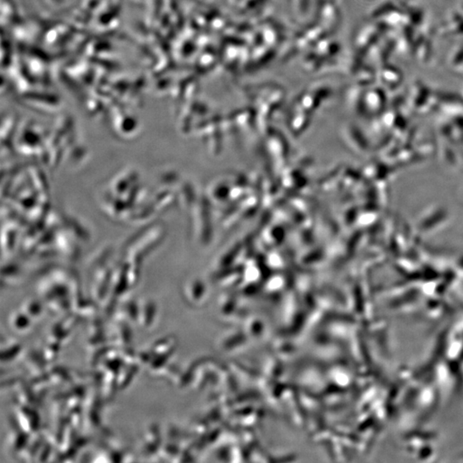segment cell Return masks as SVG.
Returning a JSON list of instances; mask_svg holds the SVG:
<instances>
[{
  "label": "cell",
  "instance_id": "cell-1",
  "mask_svg": "<svg viewBox=\"0 0 463 463\" xmlns=\"http://www.w3.org/2000/svg\"><path fill=\"white\" fill-rule=\"evenodd\" d=\"M11 327L16 331H23L29 328L30 318L26 313L22 312H15L10 317Z\"/></svg>",
  "mask_w": 463,
  "mask_h": 463
},
{
  "label": "cell",
  "instance_id": "cell-2",
  "mask_svg": "<svg viewBox=\"0 0 463 463\" xmlns=\"http://www.w3.org/2000/svg\"><path fill=\"white\" fill-rule=\"evenodd\" d=\"M28 317H38L42 315V306L37 301H28L23 307Z\"/></svg>",
  "mask_w": 463,
  "mask_h": 463
}]
</instances>
